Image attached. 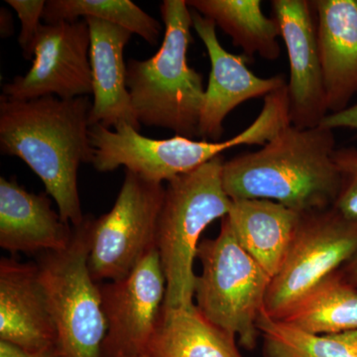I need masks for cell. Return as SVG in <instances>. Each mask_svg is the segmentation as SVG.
<instances>
[{
  "label": "cell",
  "instance_id": "cell-3",
  "mask_svg": "<svg viewBox=\"0 0 357 357\" xmlns=\"http://www.w3.org/2000/svg\"><path fill=\"white\" fill-rule=\"evenodd\" d=\"M160 11L165 26L161 47L146 60L129 59L126 86L141 124L195 139L206 89L203 76L188 63L192 10L185 0H164Z\"/></svg>",
  "mask_w": 357,
  "mask_h": 357
},
{
  "label": "cell",
  "instance_id": "cell-20",
  "mask_svg": "<svg viewBox=\"0 0 357 357\" xmlns=\"http://www.w3.org/2000/svg\"><path fill=\"white\" fill-rule=\"evenodd\" d=\"M187 4L229 35L248 60L259 55L274 62L280 57V29L263 13L260 0H188Z\"/></svg>",
  "mask_w": 357,
  "mask_h": 357
},
{
  "label": "cell",
  "instance_id": "cell-2",
  "mask_svg": "<svg viewBox=\"0 0 357 357\" xmlns=\"http://www.w3.org/2000/svg\"><path fill=\"white\" fill-rule=\"evenodd\" d=\"M335 149L333 129L290 123L257 151L225 161L223 189L231 199H269L300 215L328 210L340 191Z\"/></svg>",
  "mask_w": 357,
  "mask_h": 357
},
{
  "label": "cell",
  "instance_id": "cell-9",
  "mask_svg": "<svg viewBox=\"0 0 357 357\" xmlns=\"http://www.w3.org/2000/svg\"><path fill=\"white\" fill-rule=\"evenodd\" d=\"M356 250V223L345 220L335 208L301 215L283 264L270 282L263 311L281 321Z\"/></svg>",
  "mask_w": 357,
  "mask_h": 357
},
{
  "label": "cell",
  "instance_id": "cell-1",
  "mask_svg": "<svg viewBox=\"0 0 357 357\" xmlns=\"http://www.w3.org/2000/svg\"><path fill=\"white\" fill-rule=\"evenodd\" d=\"M88 96L31 100L0 98V150L18 157L36 174L57 204L58 213L74 227L84 217L77 188L83 163H93Z\"/></svg>",
  "mask_w": 357,
  "mask_h": 357
},
{
  "label": "cell",
  "instance_id": "cell-16",
  "mask_svg": "<svg viewBox=\"0 0 357 357\" xmlns=\"http://www.w3.org/2000/svg\"><path fill=\"white\" fill-rule=\"evenodd\" d=\"M317 39L326 107L330 114L349 107L357 95V0H314Z\"/></svg>",
  "mask_w": 357,
  "mask_h": 357
},
{
  "label": "cell",
  "instance_id": "cell-17",
  "mask_svg": "<svg viewBox=\"0 0 357 357\" xmlns=\"http://www.w3.org/2000/svg\"><path fill=\"white\" fill-rule=\"evenodd\" d=\"M73 232L47 194L26 191L14 178H0L1 248L13 255L58 252L70 245Z\"/></svg>",
  "mask_w": 357,
  "mask_h": 357
},
{
  "label": "cell",
  "instance_id": "cell-6",
  "mask_svg": "<svg viewBox=\"0 0 357 357\" xmlns=\"http://www.w3.org/2000/svg\"><path fill=\"white\" fill-rule=\"evenodd\" d=\"M271 117L261 114L241 133L225 141L211 142L175 135L167 139H153L141 135L131 126L112 131L105 126L89 128L95 150L93 165L98 172L107 173L126 167L150 182L163 184L204 165L222 152L241 145H263L276 134Z\"/></svg>",
  "mask_w": 357,
  "mask_h": 357
},
{
  "label": "cell",
  "instance_id": "cell-22",
  "mask_svg": "<svg viewBox=\"0 0 357 357\" xmlns=\"http://www.w3.org/2000/svg\"><path fill=\"white\" fill-rule=\"evenodd\" d=\"M265 357H357V330L314 335L269 318L257 321Z\"/></svg>",
  "mask_w": 357,
  "mask_h": 357
},
{
  "label": "cell",
  "instance_id": "cell-5",
  "mask_svg": "<svg viewBox=\"0 0 357 357\" xmlns=\"http://www.w3.org/2000/svg\"><path fill=\"white\" fill-rule=\"evenodd\" d=\"M198 259L195 305L211 324L238 337L244 349H255L271 277L241 248L225 217L218 236L201 241Z\"/></svg>",
  "mask_w": 357,
  "mask_h": 357
},
{
  "label": "cell",
  "instance_id": "cell-28",
  "mask_svg": "<svg viewBox=\"0 0 357 357\" xmlns=\"http://www.w3.org/2000/svg\"><path fill=\"white\" fill-rule=\"evenodd\" d=\"M345 280L357 288V250L351 259L340 269Z\"/></svg>",
  "mask_w": 357,
  "mask_h": 357
},
{
  "label": "cell",
  "instance_id": "cell-7",
  "mask_svg": "<svg viewBox=\"0 0 357 357\" xmlns=\"http://www.w3.org/2000/svg\"><path fill=\"white\" fill-rule=\"evenodd\" d=\"M89 215L74 227L65 250L42 253L40 278L56 333L60 357H102L107 332L100 284L89 270Z\"/></svg>",
  "mask_w": 357,
  "mask_h": 357
},
{
  "label": "cell",
  "instance_id": "cell-19",
  "mask_svg": "<svg viewBox=\"0 0 357 357\" xmlns=\"http://www.w3.org/2000/svg\"><path fill=\"white\" fill-rule=\"evenodd\" d=\"M236 337L204 318L196 305L162 310L148 357H243Z\"/></svg>",
  "mask_w": 357,
  "mask_h": 357
},
{
  "label": "cell",
  "instance_id": "cell-21",
  "mask_svg": "<svg viewBox=\"0 0 357 357\" xmlns=\"http://www.w3.org/2000/svg\"><path fill=\"white\" fill-rule=\"evenodd\" d=\"M279 321L314 335L357 330V288L338 270L312 289Z\"/></svg>",
  "mask_w": 357,
  "mask_h": 357
},
{
  "label": "cell",
  "instance_id": "cell-26",
  "mask_svg": "<svg viewBox=\"0 0 357 357\" xmlns=\"http://www.w3.org/2000/svg\"><path fill=\"white\" fill-rule=\"evenodd\" d=\"M321 126L333 130L337 128H349L357 132V103L337 114H328Z\"/></svg>",
  "mask_w": 357,
  "mask_h": 357
},
{
  "label": "cell",
  "instance_id": "cell-27",
  "mask_svg": "<svg viewBox=\"0 0 357 357\" xmlns=\"http://www.w3.org/2000/svg\"><path fill=\"white\" fill-rule=\"evenodd\" d=\"M0 357H60L57 347L42 351H28L0 340Z\"/></svg>",
  "mask_w": 357,
  "mask_h": 357
},
{
  "label": "cell",
  "instance_id": "cell-24",
  "mask_svg": "<svg viewBox=\"0 0 357 357\" xmlns=\"http://www.w3.org/2000/svg\"><path fill=\"white\" fill-rule=\"evenodd\" d=\"M333 158L340 177V191L333 208L357 225V148H337Z\"/></svg>",
  "mask_w": 357,
  "mask_h": 357
},
{
  "label": "cell",
  "instance_id": "cell-13",
  "mask_svg": "<svg viewBox=\"0 0 357 357\" xmlns=\"http://www.w3.org/2000/svg\"><path fill=\"white\" fill-rule=\"evenodd\" d=\"M192 10V9H191ZM192 28L203 42L211 61V73L206 86L199 137L218 142L222 138L223 122L227 115L239 105L255 98L266 96L286 86L282 75L260 77L246 66L244 56L234 55L225 50L217 35L213 20L192 10Z\"/></svg>",
  "mask_w": 357,
  "mask_h": 357
},
{
  "label": "cell",
  "instance_id": "cell-11",
  "mask_svg": "<svg viewBox=\"0 0 357 357\" xmlns=\"http://www.w3.org/2000/svg\"><path fill=\"white\" fill-rule=\"evenodd\" d=\"M107 332L102 357L145 354L165 303L167 281L158 249L121 280L100 284Z\"/></svg>",
  "mask_w": 357,
  "mask_h": 357
},
{
  "label": "cell",
  "instance_id": "cell-15",
  "mask_svg": "<svg viewBox=\"0 0 357 357\" xmlns=\"http://www.w3.org/2000/svg\"><path fill=\"white\" fill-rule=\"evenodd\" d=\"M91 35L89 62L93 75V102L89 126L117 129L131 126L139 131L141 123L133 109L126 86L124 48L133 33L105 21L86 18Z\"/></svg>",
  "mask_w": 357,
  "mask_h": 357
},
{
  "label": "cell",
  "instance_id": "cell-14",
  "mask_svg": "<svg viewBox=\"0 0 357 357\" xmlns=\"http://www.w3.org/2000/svg\"><path fill=\"white\" fill-rule=\"evenodd\" d=\"M0 340L28 351L57 344V333L37 263L0 260Z\"/></svg>",
  "mask_w": 357,
  "mask_h": 357
},
{
  "label": "cell",
  "instance_id": "cell-8",
  "mask_svg": "<svg viewBox=\"0 0 357 357\" xmlns=\"http://www.w3.org/2000/svg\"><path fill=\"white\" fill-rule=\"evenodd\" d=\"M165 197L163 184L126 170L123 184L109 213L89 215V270L93 281L126 278L157 249V229Z\"/></svg>",
  "mask_w": 357,
  "mask_h": 357
},
{
  "label": "cell",
  "instance_id": "cell-23",
  "mask_svg": "<svg viewBox=\"0 0 357 357\" xmlns=\"http://www.w3.org/2000/svg\"><path fill=\"white\" fill-rule=\"evenodd\" d=\"M79 17L95 18L121 26L139 35L150 45L158 43L161 24L130 0H49L45 6V24L74 22Z\"/></svg>",
  "mask_w": 357,
  "mask_h": 357
},
{
  "label": "cell",
  "instance_id": "cell-25",
  "mask_svg": "<svg viewBox=\"0 0 357 357\" xmlns=\"http://www.w3.org/2000/svg\"><path fill=\"white\" fill-rule=\"evenodd\" d=\"M17 13L21 21V31L18 43L22 49L23 57L33 60V50L38 34L46 1L44 0H6Z\"/></svg>",
  "mask_w": 357,
  "mask_h": 357
},
{
  "label": "cell",
  "instance_id": "cell-4",
  "mask_svg": "<svg viewBox=\"0 0 357 357\" xmlns=\"http://www.w3.org/2000/svg\"><path fill=\"white\" fill-rule=\"evenodd\" d=\"M222 155L167 182L157 229V249L167 281L163 309L195 305L199 238L218 218L227 217L232 199L222 185Z\"/></svg>",
  "mask_w": 357,
  "mask_h": 357
},
{
  "label": "cell",
  "instance_id": "cell-12",
  "mask_svg": "<svg viewBox=\"0 0 357 357\" xmlns=\"http://www.w3.org/2000/svg\"><path fill=\"white\" fill-rule=\"evenodd\" d=\"M274 20L287 50L289 119L298 128L321 126L328 114L312 1L273 0Z\"/></svg>",
  "mask_w": 357,
  "mask_h": 357
},
{
  "label": "cell",
  "instance_id": "cell-29",
  "mask_svg": "<svg viewBox=\"0 0 357 357\" xmlns=\"http://www.w3.org/2000/svg\"><path fill=\"white\" fill-rule=\"evenodd\" d=\"M123 357V356H121ZM126 357H148L147 356H145V354H142V356H126Z\"/></svg>",
  "mask_w": 357,
  "mask_h": 357
},
{
  "label": "cell",
  "instance_id": "cell-18",
  "mask_svg": "<svg viewBox=\"0 0 357 357\" xmlns=\"http://www.w3.org/2000/svg\"><path fill=\"white\" fill-rule=\"evenodd\" d=\"M300 213L269 199H232L227 215L236 241L271 279L278 273L301 220Z\"/></svg>",
  "mask_w": 357,
  "mask_h": 357
},
{
  "label": "cell",
  "instance_id": "cell-10",
  "mask_svg": "<svg viewBox=\"0 0 357 357\" xmlns=\"http://www.w3.org/2000/svg\"><path fill=\"white\" fill-rule=\"evenodd\" d=\"M89 47L86 20L42 24L34 44L31 69L3 84L2 96L14 100L51 96L72 100L93 93Z\"/></svg>",
  "mask_w": 357,
  "mask_h": 357
}]
</instances>
